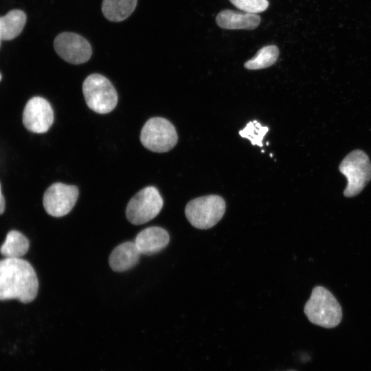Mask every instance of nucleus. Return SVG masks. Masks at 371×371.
Masks as SVG:
<instances>
[{"label":"nucleus","instance_id":"1","mask_svg":"<svg viewBox=\"0 0 371 371\" xmlns=\"http://www.w3.org/2000/svg\"><path fill=\"white\" fill-rule=\"evenodd\" d=\"M38 281L30 262L21 258L0 260V300L30 303L36 297Z\"/></svg>","mask_w":371,"mask_h":371},{"label":"nucleus","instance_id":"2","mask_svg":"<svg viewBox=\"0 0 371 371\" xmlns=\"http://www.w3.org/2000/svg\"><path fill=\"white\" fill-rule=\"evenodd\" d=\"M304 311L311 323L327 328L338 326L342 319L339 303L327 289L322 286L313 288Z\"/></svg>","mask_w":371,"mask_h":371},{"label":"nucleus","instance_id":"3","mask_svg":"<svg viewBox=\"0 0 371 371\" xmlns=\"http://www.w3.org/2000/svg\"><path fill=\"white\" fill-rule=\"evenodd\" d=\"M224 199L215 194L198 197L190 201L185 209V214L190 223L201 229L215 225L225 212Z\"/></svg>","mask_w":371,"mask_h":371},{"label":"nucleus","instance_id":"4","mask_svg":"<svg viewBox=\"0 0 371 371\" xmlns=\"http://www.w3.org/2000/svg\"><path fill=\"white\" fill-rule=\"evenodd\" d=\"M82 92L89 108L98 113H108L117 105L116 90L109 80L101 74L87 76L82 84Z\"/></svg>","mask_w":371,"mask_h":371},{"label":"nucleus","instance_id":"5","mask_svg":"<svg viewBox=\"0 0 371 371\" xmlns=\"http://www.w3.org/2000/svg\"><path fill=\"white\" fill-rule=\"evenodd\" d=\"M339 169L347 179L344 191L346 197L359 194L371 179V163L368 155L361 150L357 149L347 155Z\"/></svg>","mask_w":371,"mask_h":371},{"label":"nucleus","instance_id":"6","mask_svg":"<svg viewBox=\"0 0 371 371\" xmlns=\"http://www.w3.org/2000/svg\"><path fill=\"white\" fill-rule=\"evenodd\" d=\"M142 145L155 153H166L175 147L178 141L177 131L168 120L161 117L150 118L140 134Z\"/></svg>","mask_w":371,"mask_h":371},{"label":"nucleus","instance_id":"7","mask_svg":"<svg viewBox=\"0 0 371 371\" xmlns=\"http://www.w3.org/2000/svg\"><path fill=\"white\" fill-rule=\"evenodd\" d=\"M163 203V199L156 188L146 187L135 194L128 203L126 218L132 224H144L157 216L162 209Z\"/></svg>","mask_w":371,"mask_h":371},{"label":"nucleus","instance_id":"8","mask_svg":"<svg viewBox=\"0 0 371 371\" xmlns=\"http://www.w3.org/2000/svg\"><path fill=\"white\" fill-rule=\"evenodd\" d=\"M56 54L66 62L79 65L86 63L91 56L89 42L83 36L74 32H62L54 41Z\"/></svg>","mask_w":371,"mask_h":371},{"label":"nucleus","instance_id":"9","mask_svg":"<svg viewBox=\"0 0 371 371\" xmlns=\"http://www.w3.org/2000/svg\"><path fill=\"white\" fill-rule=\"evenodd\" d=\"M76 186L63 183L51 185L45 192L43 199L46 212L54 217L67 214L75 205L78 197Z\"/></svg>","mask_w":371,"mask_h":371},{"label":"nucleus","instance_id":"10","mask_svg":"<svg viewBox=\"0 0 371 371\" xmlns=\"http://www.w3.org/2000/svg\"><path fill=\"white\" fill-rule=\"evenodd\" d=\"M53 122V109L47 100L38 96L28 100L23 113V123L28 131L36 133H45Z\"/></svg>","mask_w":371,"mask_h":371},{"label":"nucleus","instance_id":"11","mask_svg":"<svg viewBox=\"0 0 371 371\" xmlns=\"http://www.w3.org/2000/svg\"><path fill=\"white\" fill-rule=\"evenodd\" d=\"M170 240L169 234L162 227L153 226L141 231L135 239L141 254L153 255L164 249Z\"/></svg>","mask_w":371,"mask_h":371},{"label":"nucleus","instance_id":"12","mask_svg":"<svg viewBox=\"0 0 371 371\" xmlns=\"http://www.w3.org/2000/svg\"><path fill=\"white\" fill-rule=\"evenodd\" d=\"M216 22L223 29L254 30L259 25L260 17L256 13L225 10L217 14Z\"/></svg>","mask_w":371,"mask_h":371},{"label":"nucleus","instance_id":"13","mask_svg":"<svg viewBox=\"0 0 371 371\" xmlns=\"http://www.w3.org/2000/svg\"><path fill=\"white\" fill-rule=\"evenodd\" d=\"M140 252L135 242L127 241L117 246L110 254L109 263L117 272L128 270L139 262Z\"/></svg>","mask_w":371,"mask_h":371},{"label":"nucleus","instance_id":"14","mask_svg":"<svg viewBox=\"0 0 371 371\" xmlns=\"http://www.w3.org/2000/svg\"><path fill=\"white\" fill-rule=\"evenodd\" d=\"M26 23V15L20 10H13L0 16V39L9 41L22 32Z\"/></svg>","mask_w":371,"mask_h":371},{"label":"nucleus","instance_id":"15","mask_svg":"<svg viewBox=\"0 0 371 371\" xmlns=\"http://www.w3.org/2000/svg\"><path fill=\"white\" fill-rule=\"evenodd\" d=\"M137 3V0H103L102 12L109 21L120 22L133 12Z\"/></svg>","mask_w":371,"mask_h":371},{"label":"nucleus","instance_id":"16","mask_svg":"<svg viewBox=\"0 0 371 371\" xmlns=\"http://www.w3.org/2000/svg\"><path fill=\"white\" fill-rule=\"evenodd\" d=\"M29 247V240L23 234L12 230L1 246L0 253L5 258H19L27 252Z\"/></svg>","mask_w":371,"mask_h":371},{"label":"nucleus","instance_id":"17","mask_svg":"<svg viewBox=\"0 0 371 371\" xmlns=\"http://www.w3.org/2000/svg\"><path fill=\"white\" fill-rule=\"evenodd\" d=\"M278 56L279 49L276 45L265 46L258 50L253 58L247 60L244 66L251 70L267 68L276 62Z\"/></svg>","mask_w":371,"mask_h":371},{"label":"nucleus","instance_id":"18","mask_svg":"<svg viewBox=\"0 0 371 371\" xmlns=\"http://www.w3.org/2000/svg\"><path fill=\"white\" fill-rule=\"evenodd\" d=\"M267 126H263L256 120L249 122L246 126L239 131L240 135L248 139L252 145L262 147V139L268 132Z\"/></svg>","mask_w":371,"mask_h":371},{"label":"nucleus","instance_id":"19","mask_svg":"<svg viewBox=\"0 0 371 371\" xmlns=\"http://www.w3.org/2000/svg\"><path fill=\"white\" fill-rule=\"evenodd\" d=\"M239 10L251 13L264 12L269 7L267 0H229Z\"/></svg>","mask_w":371,"mask_h":371},{"label":"nucleus","instance_id":"20","mask_svg":"<svg viewBox=\"0 0 371 371\" xmlns=\"http://www.w3.org/2000/svg\"><path fill=\"white\" fill-rule=\"evenodd\" d=\"M5 200L3 196L1 194V188L0 184V214H3L5 210Z\"/></svg>","mask_w":371,"mask_h":371},{"label":"nucleus","instance_id":"21","mask_svg":"<svg viewBox=\"0 0 371 371\" xmlns=\"http://www.w3.org/2000/svg\"><path fill=\"white\" fill-rule=\"evenodd\" d=\"M287 371H297V370H287Z\"/></svg>","mask_w":371,"mask_h":371},{"label":"nucleus","instance_id":"22","mask_svg":"<svg viewBox=\"0 0 371 371\" xmlns=\"http://www.w3.org/2000/svg\"><path fill=\"white\" fill-rule=\"evenodd\" d=\"M1 74L0 73V81H1Z\"/></svg>","mask_w":371,"mask_h":371},{"label":"nucleus","instance_id":"23","mask_svg":"<svg viewBox=\"0 0 371 371\" xmlns=\"http://www.w3.org/2000/svg\"><path fill=\"white\" fill-rule=\"evenodd\" d=\"M1 40V39H0Z\"/></svg>","mask_w":371,"mask_h":371}]
</instances>
